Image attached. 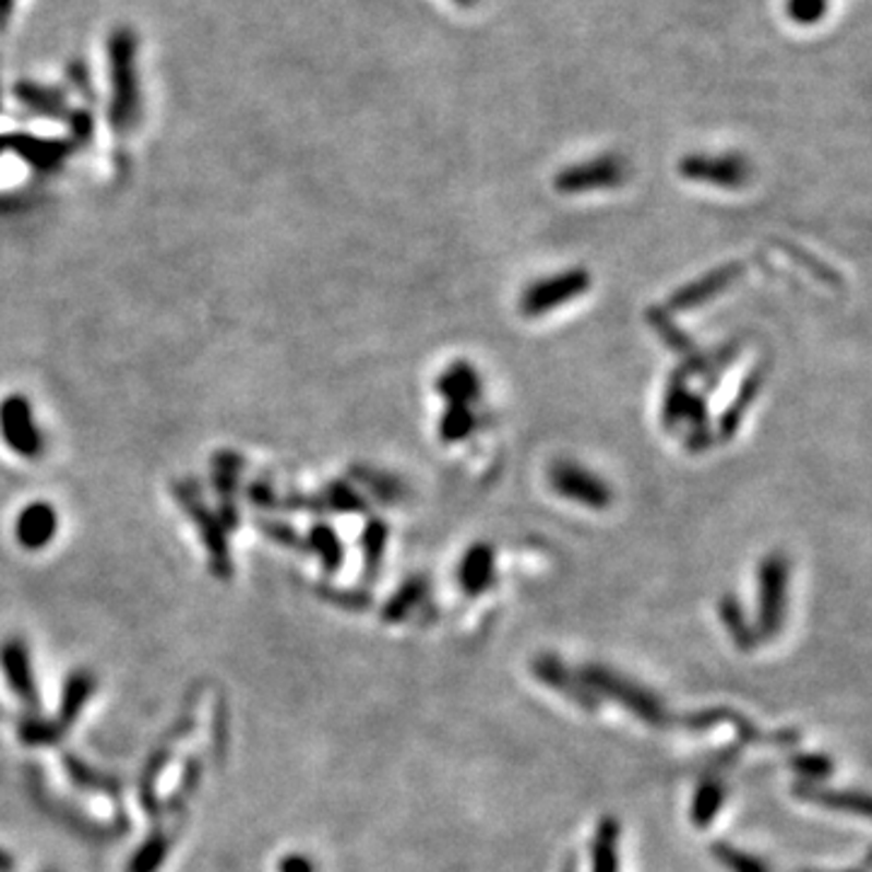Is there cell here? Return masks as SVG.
<instances>
[{
  "mask_svg": "<svg viewBox=\"0 0 872 872\" xmlns=\"http://www.w3.org/2000/svg\"><path fill=\"white\" fill-rule=\"evenodd\" d=\"M109 79H112V124L129 131L139 124V39L129 27H117L107 41Z\"/></svg>",
  "mask_w": 872,
  "mask_h": 872,
  "instance_id": "6da1fadb",
  "label": "cell"
},
{
  "mask_svg": "<svg viewBox=\"0 0 872 872\" xmlns=\"http://www.w3.org/2000/svg\"><path fill=\"white\" fill-rule=\"evenodd\" d=\"M580 681L589 691H599L604 695H609L611 701L621 703L623 708L637 715L640 720L647 725L667 727L671 722L669 713L665 710V705H661L657 695L645 691L643 686H637V683H633L631 679L618 677V674H613V671L604 669V667H584L580 671Z\"/></svg>",
  "mask_w": 872,
  "mask_h": 872,
  "instance_id": "7a4b0ae2",
  "label": "cell"
},
{
  "mask_svg": "<svg viewBox=\"0 0 872 872\" xmlns=\"http://www.w3.org/2000/svg\"><path fill=\"white\" fill-rule=\"evenodd\" d=\"M788 599V560L780 553L768 556L758 568V633L774 637L780 633Z\"/></svg>",
  "mask_w": 872,
  "mask_h": 872,
  "instance_id": "3957f363",
  "label": "cell"
},
{
  "mask_svg": "<svg viewBox=\"0 0 872 872\" xmlns=\"http://www.w3.org/2000/svg\"><path fill=\"white\" fill-rule=\"evenodd\" d=\"M679 170L686 180L722 187V190H739L752 178V168L739 153H722V156L691 153L681 160Z\"/></svg>",
  "mask_w": 872,
  "mask_h": 872,
  "instance_id": "277c9868",
  "label": "cell"
},
{
  "mask_svg": "<svg viewBox=\"0 0 872 872\" xmlns=\"http://www.w3.org/2000/svg\"><path fill=\"white\" fill-rule=\"evenodd\" d=\"M550 485L560 497L592 506V510H606L613 500L609 485L575 461H558L550 470Z\"/></svg>",
  "mask_w": 872,
  "mask_h": 872,
  "instance_id": "5b68a950",
  "label": "cell"
},
{
  "mask_svg": "<svg viewBox=\"0 0 872 872\" xmlns=\"http://www.w3.org/2000/svg\"><path fill=\"white\" fill-rule=\"evenodd\" d=\"M589 289V274L587 270H570L565 274H556V277L534 282L522 296V313L524 315H543L553 308L570 303L572 298H577Z\"/></svg>",
  "mask_w": 872,
  "mask_h": 872,
  "instance_id": "8992f818",
  "label": "cell"
},
{
  "mask_svg": "<svg viewBox=\"0 0 872 872\" xmlns=\"http://www.w3.org/2000/svg\"><path fill=\"white\" fill-rule=\"evenodd\" d=\"M0 667L5 671L8 686L13 689L17 701L25 705L27 715H39L41 695L35 681V671H32V657L25 640L13 635L0 645Z\"/></svg>",
  "mask_w": 872,
  "mask_h": 872,
  "instance_id": "52a82bcc",
  "label": "cell"
},
{
  "mask_svg": "<svg viewBox=\"0 0 872 872\" xmlns=\"http://www.w3.org/2000/svg\"><path fill=\"white\" fill-rule=\"evenodd\" d=\"M625 178V163L618 156H601L587 163L570 165V168L560 170L556 178V187L565 194L589 192V190H606V187L621 184Z\"/></svg>",
  "mask_w": 872,
  "mask_h": 872,
  "instance_id": "ba28073f",
  "label": "cell"
},
{
  "mask_svg": "<svg viewBox=\"0 0 872 872\" xmlns=\"http://www.w3.org/2000/svg\"><path fill=\"white\" fill-rule=\"evenodd\" d=\"M0 432H3L5 444L20 456L35 458L41 454V434L35 429L29 413V403L25 397H8L0 405Z\"/></svg>",
  "mask_w": 872,
  "mask_h": 872,
  "instance_id": "9c48e42d",
  "label": "cell"
},
{
  "mask_svg": "<svg viewBox=\"0 0 872 872\" xmlns=\"http://www.w3.org/2000/svg\"><path fill=\"white\" fill-rule=\"evenodd\" d=\"M29 771H32V774H35V768H29ZM32 790H35L37 802L41 804L44 810H47L51 816H57V820H59L63 826H69L71 832L81 834V836H85V838H91V841H109V838L121 836V832H127V826H117V829H115V826L95 824V822L87 820V816H83L81 812H75L73 808H69V804H65V802H61V800H51V798H49V792L44 790L41 778H37V774L32 776Z\"/></svg>",
  "mask_w": 872,
  "mask_h": 872,
  "instance_id": "30bf717a",
  "label": "cell"
},
{
  "mask_svg": "<svg viewBox=\"0 0 872 872\" xmlns=\"http://www.w3.org/2000/svg\"><path fill=\"white\" fill-rule=\"evenodd\" d=\"M534 674L538 681H543L546 686H550L558 693H565L572 703H577L584 710H596L599 708V701L594 698V693L584 686V683L572 674L568 667H562L556 657L550 655H538L534 659Z\"/></svg>",
  "mask_w": 872,
  "mask_h": 872,
  "instance_id": "8fae6325",
  "label": "cell"
},
{
  "mask_svg": "<svg viewBox=\"0 0 872 872\" xmlns=\"http://www.w3.org/2000/svg\"><path fill=\"white\" fill-rule=\"evenodd\" d=\"M184 510L192 514V518L199 526V531H202L208 560H212V572L220 580H230V575H234V562H230L226 536H224V531H220L218 522L204 510L202 502L184 500Z\"/></svg>",
  "mask_w": 872,
  "mask_h": 872,
  "instance_id": "7c38bea8",
  "label": "cell"
},
{
  "mask_svg": "<svg viewBox=\"0 0 872 872\" xmlns=\"http://www.w3.org/2000/svg\"><path fill=\"white\" fill-rule=\"evenodd\" d=\"M53 534H57V512L49 504L35 502L17 516L15 538L22 548L39 550L49 546Z\"/></svg>",
  "mask_w": 872,
  "mask_h": 872,
  "instance_id": "4fadbf2b",
  "label": "cell"
},
{
  "mask_svg": "<svg viewBox=\"0 0 872 872\" xmlns=\"http://www.w3.org/2000/svg\"><path fill=\"white\" fill-rule=\"evenodd\" d=\"M494 580V550L485 543L473 546L466 556H463L458 565V584L461 589L478 596L492 587Z\"/></svg>",
  "mask_w": 872,
  "mask_h": 872,
  "instance_id": "5bb4252c",
  "label": "cell"
},
{
  "mask_svg": "<svg viewBox=\"0 0 872 872\" xmlns=\"http://www.w3.org/2000/svg\"><path fill=\"white\" fill-rule=\"evenodd\" d=\"M61 761H63V768H65V774H69L73 786H79L81 790H87V792L107 795V798H112V800H121L124 783H121L117 776L103 774V771L93 768L87 761H83L81 756H75L71 752H63Z\"/></svg>",
  "mask_w": 872,
  "mask_h": 872,
  "instance_id": "9a60e30c",
  "label": "cell"
},
{
  "mask_svg": "<svg viewBox=\"0 0 872 872\" xmlns=\"http://www.w3.org/2000/svg\"><path fill=\"white\" fill-rule=\"evenodd\" d=\"M97 689V679L91 669H75L69 674L63 683V695H61V708L57 715V722L69 730V727L79 720V715L91 701V695Z\"/></svg>",
  "mask_w": 872,
  "mask_h": 872,
  "instance_id": "2e32d148",
  "label": "cell"
},
{
  "mask_svg": "<svg viewBox=\"0 0 872 872\" xmlns=\"http://www.w3.org/2000/svg\"><path fill=\"white\" fill-rule=\"evenodd\" d=\"M792 792L798 795L800 800L822 804V808L851 812L858 816H870V800L863 792H838V790L814 786V783H798V786L792 788Z\"/></svg>",
  "mask_w": 872,
  "mask_h": 872,
  "instance_id": "e0dca14e",
  "label": "cell"
},
{
  "mask_svg": "<svg viewBox=\"0 0 872 872\" xmlns=\"http://www.w3.org/2000/svg\"><path fill=\"white\" fill-rule=\"evenodd\" d=\"M437 385L451 407H470V403L480 395V379L470 363H454V367L441 373Z\"/></svg>",
  "mask_w": 872,
  "mask_h": 872,
  "instance_id": "ac0fdd59",
  "label": "cell"
},
{
  "mask_svg": "<svg viewBox=\"0 0 872 872\" xmlns=\"http://www.w3.org/2000/svg\"><path fill=\"white\" fill-rule=\"evenodd\" d=\"M172 836L163 829H153L136 853L129 858L127 872H158L170 853Z\"/></svg>",
  "mask_w": 872,
  "mask_h": 872,
  "instance_id": "d6986e66",
  "label": "cell"
},
{
  "mask_svg": "<svg viewBox=\"0 0 872 872\" xmlns=\"http://www.w3.org/2000/svg\"><path fill=\"white\" fill-rule=\"evenodd\" d=\"M69 730L57 722V717H41V715H27L25 720H20L17 734L20 742L27 746H51L59 744L63 734Z\"/></svg>",
  "mask_w": 872,
  "mask_h": 872,
  "instance_id": "ffe728a7",
  "label": "cell"
},
{
  "mask_svg": "<svg viewBox=\"0 0 872 872\" xmlns=\"http://www.w3.org/2000/svg\"><path fill=\"white\" fill-rule=\"evenodd\" d=\"M425 596H427L425 580H419V577L407 580L403 587L391 596V601L383 606V621L385 623H401L403 618L410 616L417 609V606L425 601Z\"/></svg>",
  "mask_w": 872,
  "mask_h": 872,
  "instance_id": "44dd1931",
  "label": "cell"
},
{
  "mask_svg": "<svg viewBox=\"0 0 872 872\" xmlns=\"http://www.w3.org/2000/svg\"><path fill=\"white\" fill-rule=\"evenodd\" d=\"M725 802V786L720 780L708 778L703 780L698 790L693 795V802H691V822L695 826H708L717 812H720Z\"/></svg>",
  "mask_w": 872,
  "mask_h": 872,
  "instance_id": "7402d4cb",
  "label": "cell"
},
{
  "mask_svg": "<svg viewBox=\"0 0 872 872\" xmlns=\"http://www.w3.org/2000/svg\"><path fill=\"white\" fill-rule=\"evenodd\" d=\"M616 841H618V824H616V820H604L599 824V829H596L592 872H618Z\"/></svg>",
  "mask_w": 872,
  "mask_h": 872,
  "instance_id": "603a6c76",
  "label": "cell"
},
{
  "mask_svg": "<svg viewBox=\"0 0 872 872\" xmlns=\"http://www.w3.org/2000/svg\"><path fill=\"white\" fill-rule=\"evenodd\" d=\"M720 613L727 631H730V635L734 637V645L739 649H752L756 645V633L752 631V625L744 621L742 606H739L732 594H727L720 601Z\"/></svg>",
  "mask_w": 872,
  "mask_h": 872,
  "instance_id": "cb8c5ba5",
  "label": "cell"
},
{
  "mask_svg": "<svg viewBox=\"0 0 872 872\" xmlns=\"http://www.w3.org/2000/svg\"><path fill=\"white\" fill-rule=\"evenodd\" d=\"M202 771H204L202 756L192 754L190 758H187V764H184V768H182V778H180L178 790H175V792L170 795L168 802H163L165 814H180V812L184 810L187 800H190L192 795H194V790L199 788V780H202Z\"/></svg>",
  "mask_w": 872,
  "mask_h": 872,
  "instance_id": "d4e9b609",
  "label": "cell"
},
{
  "mask_svg": "<svg viewBox=\"0 0 872 872\" xmlns=\"http://www.w3.org/2000/svg\"><path fill=\"white\" fill-rule=\"evenodd\" d=\"M732 277H734V272H725V270H720V272L710 274V277H703L701 282H693L691 286H686V289H683V291L674 298V306L689 308V306L708 301V298L715 296L717 291H720L722 286H725L727 282H730Z\"/></svg>",
  "mask_w": 872,
  "mask_h": 872,
  "instance_id": "484cf974",
  "label": "cell"
},
{
  "mask_svg": "<svg viewBox=\"0 0 872 872\" xmlns=\"http://www.w3.org/2000/svg\"><path fill=\"white\" fill-rule=\"evenodd\" d=\"M311 548L320 556V560H323V568L325 572H330V575L342 568V558L345 556H342L339 538L335 536L333 528L315 526L311 531Z\"/></svg>",
  "mask_w": 872,
  "mask_h": 872,
  "instance_id": "4316f807",
  "label": "cell"
},
{
  "mask_svg": "<svg viewBox=\"0 0 872 872\" xmlns=\"http://www.w3.org/2000/svg\"><path fill=\"white\" fill-rule=\"evenodd\" d=\"M710 851H713L715 860H720V863L730 872H771L764 860L739 851V848H734V846L713 844Z\"/></svg>",
  "mask_w": 872,
  "mask_h": 872,
  "instance_id": "83f0119b",
  "label": "cell"
},
{
  "mask_svg": "<svg viewBox=\"0 0 872 872\" xmlns=\"http://www.w3.org/2000/svg\"><path fill=\"white\" fill-rule=\"evenodd\" d=\"M385 538H389V528L383 526V522H371V526L363 531V562H367V580L369 582L377 577V572L381 568Z\"/></svg>",
  "mask_w": 872,
  "mask_h": 872,
  "instance_id": "f1b7e54d",
  "label": "cell"
},
{
  "mask_svg": "<svg viewBox=\"0 0 872 872\" xmlns=\"http://www.w3.org/2000/svg\"><path fill=\"white\" fill-rule=\"evenodd\" d=\"M790 768L802 776V783H814L832 776L834 761L824 754H798L790 758Z\"/></svg>",
  "mask_w": 872,
  "mask_h": 872,
  "instance_id": "f546056e",
  "label": "cell"
},
{
  "mask_svg": "<svg viewBox=\"0 0 872 872\" xmlns=\"http://www.w3.org/2000/svg\"><path fill=\"white\" fill-rule=\"evenodd\" d=\"M17 95L25 105H29L32 109H37V112L44 115H59L63 109V99L61 95L51 93V91H44V87H37L32 83H22L17 85Z\"/></svg>",
  "mask_w": 872,
  "mask_h": 872,
  "instance_id": "4dcf8cb0",
  "label": "cell"
},
{
  "mask_svg": "<svg viewBox=\"0 0 872 872\" xmlns=\"http://www.w3.org/2000/svg\"><path fill=\"white\" fill-rule=\"evenodd\" d=\"M473 429H476V417L470 415V407H451L441 419V437H444V441L466 439Z\"/></svg>",
  "mask_w": 872,
  "mask_h": 872,
  "instance_id": "1f68e13d",
  "label": "cell"
},
{
  "mask_svg": "<svg viewBox=\"0 0 872 872\" xmlns=\"http://www.w3.org/2000/svg\"><path fill=\"white\" fill-rule=\"evenodd\" d=\"M829 10V0H786V13L795 25H816Z\"/></svg>",
  "mask_w": 872,
  "mask_h": 872,
  "instance_id": "d6a6232c",
  "label": "cell"
},
{
  "mask_svg": "<svg viewBox=\"0 0 872 872\" xmlns=\"http://www.w3.org/2000/svg\"><path fill=\"white\" fill-rule=\"evenodd\" d=\"M320 596H323V599H327V601L342 606V609H347V611H363V609H369V606H371L369 596L357 594V592H337V589L330 587V589H320Z\"/></svg>",
  "mask_w": 872,
  "mask_h": 872,
  "instance_id": "836d02e7",
  "label": "cell"
},
{
  "mask_svg": "<svg viewBox=\"0 0 872 872\" xmlns=\"http://www.w3.org/2000/svg\"><path fill=\"white\" fill-rule=\"evenodd\" d=\"M214 725H216L214 727V749H216V758L220 761L226 756V749H228V713H226L224 701L218 703Z\"/></svg>",
  "mask_w": 872,
  "mask_h": 872,
  "instance_id": "e575fe53",
  "label": "cell"
},
{
  "mask_svg": "<svg viewBox=\"0 0 872 872\" xmlns=\"http://www.w3.org/2000/svg\"><path fill=\"white\" fill-rule=\"evenodd\" d=\"M279 872H315V863L303 853H289L279 860Z\"/></svg>",
  "mask_w": 872,
  "mask_h": 872,
  "instance_id": "d590c367",
  "label": "cell"
},
{
  "mask_svg": "<svg viewBox=\"0 0 872 872\" xmlns=\"http://www.w3.org/2000/svg\"><path fill=\"white\" fill-rule=\"evenodd\" d=\"M15 870V858L5 848H0V872H13Z\"/></svg>",
  "mask_w": 872,
  "mask_h": 872,
  "instance_id": "8d00e7d4",
  "label": "cell"
},
{
  "mask_svg": "<svg viewBox=\"0 0 872 872\" xmlns=\"http://www.w3.org/2000/svg\"><path fill=\"white\" fill-rule=\"evenodd\" d=\"M13 5H15V0H0V29L8 25V17H10V13H13Z\"/></svg>",
  "mask_w": 872,
  "mask_h": 872,
  "instance_id": "74e56055",
  "label": "cell"
},
{
  "mask_svg": "<svg viewBox=\"0 0 872 872\" xmlns=\"http://www.w3.org/2000/svg\"><path fill=\"white\" fill-rule=\"evenodd\" d=\"M454 3H458V5H463V8H470V5H476L478 0H454Z\"/></svg>",
  "mask_w": 872,
  "mask_h": 872,
  "instance_id": "f35d334b",
  "label": "cell"
},
{
  "mask_svg": "<svg viewBox=\"0 0 872 872\" xmlns=\"http://www.w3.org/2000/svg\"><path fill=\"white\" fill-rule=\"evenodd\" d=\"M0 717H5V710H3V705H0Z\"/></svg>",
  "mask_w": 872,
  "mask_h": 872,
  "instance_id": "ab89813d",
  "label": "cell"
},
{
  "mask_svg": "<svg viewBox=\"0 0 872 872\" xmlns=\"http://www.w3.org/2000/svg\"><path fill=\"white\" fill-rule=\"evenodd\" d=\"M804 872H812V870H804ZM858 872H865V870H858Z\"/></svg>",
  "mask_w": 872,
  "mask_h": 872,
  "instance_id": "60d3db41",
  "label": "cell"
},
{
  "mask_svg": "<svg viewBox=\"0 0 872 872\" xmlns=\"http://www.w3.org/2000/svg\"><path fill=\"white\" fill-rule=\"evenodd\" d=\"M44 872H57V870H44Z\"/></svg>",
  "mask_w": 872,
  "mask_h": 872,
  "instance_id": "b9f144b4",
  "label": "cell"
}]
</instances>
